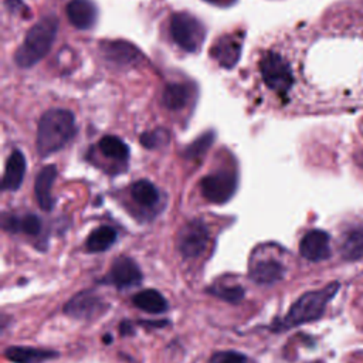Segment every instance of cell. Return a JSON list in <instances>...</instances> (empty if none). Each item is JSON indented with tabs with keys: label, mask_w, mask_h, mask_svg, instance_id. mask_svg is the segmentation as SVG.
Returning <instances> with one entry per match:
<instances>
[{
	"label": "cell",
	"mask_w": 363,
	"mask_h": 363,
	"mask_svg": "<svg viewBox=\"0 0 363 363\" xmlns=\"http://www.w3.org/2000/svg\"><path fill=\"white\" fill-rule=\"evenodd\" d=\"M190 94V86L184 84H169L163 92V104L173 111L182 109L187 105Z\"/></svg>",
	"instance_id": "23"
},
{
	"label": "cell",
	"mask_w": 363,
	"mask_h": 363,
	"mask_svg": "<svg viewBox=\"0 0 363 363\" xmlns=\"http://www.w3.org/2000/svg\"><path fill=\"white\" fill-rule=\"evenodd\" d=\"M119 330H121L122 335H129V333L133 332V329H132V326H130L129 322H122L121 326H119Z\"/></svg>",
	"instance_id": "29"
},
{
	"label": "cell",
	"mask_w": 363,
	"mask_h": 363,
	"mask_svg": "<svg viewBox=\"0 0 363 363\" xmlns=\"http://www.w3.org/2000/svg\"><path fill=\"white\" fill-rule=\"evenodd\" d=\"M99 48L102 55L116 65H129L140 58L139 50L133 44L123 40L104 41L101 43Z\"/></svg>",
	"instance_id": "11"
},
{
	"label": "cell",
	"mask_w": 363,
	"mask_h": 363,
	"mask_svg": "<svg viewBox=\"0 0 363 363\" xmlns=\"http://www.w3.org/2000/svg\"><path fill=\"white\" fill-rule=\"evenodd\" d=\"M105 301L92 289H85L75 294L65 305L64 313L81 320H91L98 318L106 309Z\"/></svg>",
	"instance_id": "8"
},
{
	"label": "cell",
	"mask_w": 363,
	"mask_h": 363,
	"mask_svg": "<svg viewBox=\"0 0 363 363\" xmlns=\"http://www.w3.org/2000/svg\"><path fill=\"white\" fill-rule=\"evenodd\" d=\"M118 238V233L111 225H101L89 233L85 240V250L88 252H102L113 245Z\"/></svg>",
	"instance_id": "19"
},
{
	"label": "cell",
	"mask_w": 363,
	"mask_h": 363,
	"mask_svg": "<svg viewBox=\"0 0 363 363\" xmlns=\"http://www.w3.org/2000/svg\"><path fill=\"white\" fill-rule=\"evenodd\" d=\"M24 174H26V157L18 149H16L10 153L6 162L1 189L4 191L18 190L24 180Z\"/></svg>",
	"instance_id": "16"
},
{
	"label": "cell",
	"mask_w": 363,
	"mask_h": 363,
	"mask_svg": "<svg viewBox=\"0 0 363 363\" xmlns=\"http://www.w3.org/2000/svg\"><path fill=\"white\" fill-rule=\"evenodd\" d=\"M133 305L149 313H163L167 311L169 303L166 298L156 289H145L133 295Z\"/></svg>",
	"instance_id": "20"
},
{
	"label": "cell",
	"mask_w": 363,
	"mask_h": 363,
	"mask_svg": "<svg viewBox=\"0 0 363 363\" xmlns=\"http://www.w3.org/2000/svg\"><path fill=\"white\" fill-rule=\"evenodd\" d=\"M210 241V231L200 218L187 221L177 233L176 247L184 258H197L204 254Z\"/></svg>",
	"instance_id": "6"
},
{
	"label": "cell",
	"mask_w": 363,
	"mask_h": 363,
	"mask_svg": "<svg viewBox=\"0 0 363 363\" xmlns=\"http://www.w3.org/2000/svg\"><path fill=\"white\" fill-rule=\"evenodd\" d=\"M248 274L250 278L258 285H272L284 278L285 268L279 261L268 258L252 262L248 269Z\"/></svg>",
	"instance_id": "14"
},
{
	"label": "cell",
	"mask_w": 363,
	"mask_h": 363,
	"mask_svg": "<svg viewBox=\"0 0 363 363\" xmlns=\"http://www.w3.org/2000/svg\"><path fill=\"white\" fill-rule=\"evenodd\" d=\"M170 140V133L166 129H155L140 135V143L146 149H157Z\"/></svg>",
	"instance_id": "26"
},
{
	"label": "cell",
	"mask_w": 363,
	"mask_h": 363,
	"mask_svg": "<svg viewBox=\"0 0 363 363\" xmlns=\"http://www.w3.org/2000/svg\"><path fill=\"white\" fill-rule=\"evenodd\" d=\"M208 1H211V3H216V4H221V6H227V4L233 3L234 0H208Z\"/></svg>",
	"instance_id": "30"
},
{
	"label": "cell",
	"mask_w": 363,
	"mask_h": 363,
	"mask_svg": "<svg viewBox=\"0 0 363 363\" xmlns=\"http://www.w3.org/2000/svg\"><path fill=\"white\" fill-rule=\"evenodd\" d=\"M170 34L173 41L187 52H196L206 37L203 24L189 13H174L170 18Z\"/></svg>",
	"instance_id": "4"
},
{
	"label": "cell",
	"mask_w": 363,
	"mask_h": 363,
	"mask_svg": "<svg viewBox=\"0 0 363 363\" xmlns=\"http://www.w3.org/2000/svg\"><path fill=\"white\" fill-rule=\"evenodd\" d=\"M357 162H359V164L363 167V153H360V155L357 156Z\"/></svg>",
	"instance_id": "31"
},
{
	"label": "cell",
	"mask_w": 363,
	"mask_h": 363,
	"mask_svg": "<svg viewBox=\"0 0 363 363\" xmlns=\"http://www.w3.org/2000/svg\"><path fill=\"white\" fill-rule=\"evenodd\" d=\"M41 228H43V224L38 216L26 214L23 217H18V231L28 235H37L40 234Z\"/></svg>",
	"instance_id": "27"
},
{
	"label": "cell",
	"mask_w": 363,
	"mask_h": 363,
	"mask_svg": "<svg viewBox=\"0 0 363 363\" xmlns=\"http://www.w3.org/2000/svg\"><path fill=\"white\" fill-rule=\"evenodd\" d=\"M98 149L99 152L115 162H126L129 157V147L128 145L118 136L113 135H106L98 142Z\"/></svg>",
	"instance_id": "22"
},
{
	"label": "cell",
	"mask_w": 363,
	"mask_h": 363,
	"mask_svg": "<svg viewBox=\"0 0 363 363\" xmlns=\"http://www.w3.org/2000/svg\"><path fill=\"white\" fill-rule=\"evenodd\" d=\"M213 140H214V133L206 132L201 136H199L194 142H191L189 146H186V149L182 152V156L189 160L200 159L210 149Z\"/></svg>",
	"instance_id": "24"
},
{
	"label": "cell",
	"mask_w": 363,
	"mask_h": 363,
	"mask_svg": "<svg viewBox=\"0 0 363 363\" xmlns=\"http://www.w3.org/2000/svg\"><path fill=\"white\" fill-rule=\"evenodd\" d=\"M207 292L223 299V301H227V302H231V303H238L242 301L245 292L241 286L238 285H234V286H230V285H211L207 288Z\"/></svg>",
	"instance_id": "25"
},
{
	"label": "cell",
	"mask_w": 363,
	"mask_h": 363,
	"mask_svg": "<svg viewBox=\"0 0 363 363\" xmlns=\"http://www.w3.org/2000/svg\"><path fill=\"white\" fill-rule=\"evenodd\" d=\"M241 38L237 34H228L214 43L211 48L213 58L224 68H233L240 60Z\"/></svg>",
	"instance_id": "12"
},
{
	"label": "cell",
	"mask_w": 363,
	"mask_h": 363,
	"mask_svg": "<svg viewBox=\"0 0 363 363\" xmlns=\"http://www.w3.org/2000/svg\"><path fill=\"white\" fill-rule=\"evenodd\" d=\"M259 69L265 85L275 92L284 94L294 84V75L289 64L275 51L264 54L259 62Z\"/></svg>",
	"instance_id": "7"
},
{
	"label": "cell",
	"mask_w": 363,
	"mask_h": 363,
	"mask_svg": "<svg viewBox=\"0 0 363 363\" xmlns=\"http://www.w3.org/2000/svg\"><path fill=\"white\" fill-rule=\"evenodd\" d=\"M211 363H247V356L234 350H223L211 356Z\"/></svg>",
	"instance_id": "28"
},
{
	"label": "cell",
	"mask_w": 363,
	"mask_h": 363,
	"mask_svg": "<svg viewBox=\"0 0 363 363\" xmlns=\"http://www.w3.org/2000/svg\"><path fill=\"white\" fill-rule=\"evenodd\" d=\"M339 288H340L339 282H332L323 286L322 289L308 291L302 294L292 303L288 313L272 323V329L279 332V330H286L308 322L318 320L325 313L328 303L336 295Z\"/></svg>",
	"instance_id": "2"
},
{
	"label": "cell",
	"mask_w": 363,
	"mask_h": 363,
	"mask_svg": "<svg viewBox=\"0 0 363 363\" xmlns=\"http://www.w3.org/2000/svg\"><path fill=\"white\" fill-rule=\"evenodd\" d=\"M55 179H57V167L54 164H48V166L43 167L35 177L34 194H35L38 206L44 211H51L55 204L54 197L51 194V189H52Z\"/></svg>",
	"instance_id": "13"
},
{
	"label": "cell",
	"mask_w": 363,
	"mask_h": 363,
	"mask_svg": "<svg viewBox=\"0 0 363 363\" xmlns=\"http://www.w3.org/2000/svg\"><path fill=\"white\" fill-rule=\"evenodd\" d=\"M58 30V20L45 16L38 20L26 34L24 41L14 54V61L20 68H30L41 61L51 50Z\"/></svg>",
	"instance_id": "3"
},
{
	"label": "cell",
	"mask_w": 363,
	"mask_h": 363,
	"mask_svg": "<svg viewBox=\"0 0 363 363\" xmlns=\"http://www.w3.org/2000/svg\"><path fill=\"white\" fill-rule=\"evenodd\" d=\"M142 282V271L138 264L126 255L118 257L105 277L101 279V284L112 285L118 289H128L136 286Z\"/></svg>",
	"instance_id": "9"
},
{
	"label": "cell",
	"mask_w": 363,
	"mask_h": 363,
	"mask_svg": "<svg viewBox=\"0 0 363 363\" xmlns=\"http://www.w3.org/2000/svg\"><path fill=\"white\" fill-rule=\"evenodd\" d=\"M339 252L347 261L363 258V227H354L343 233L339 242Z\"/></svg>",
	"instance_id": "18"
},
{
	"label": "cell",
	"mask_w": 363,
	"mask_h": 363,
	"mask_svg": "<svg viewBox=\"0 0 363 363\" xmlns=\"http://www.w3.org/2000/svg\"><path fill=\"white\" fill-rule=\"evenodd\" d=\"M4 357L11 363H43L58 357V352L28 346H10L4 350Z\"/></svg>",
	"instance_id": "17"
},
{
	"label": "cell",
	"mask_w": 363,
	"mask_h": 363,
	"mask_svg": "<svg viewBox=\"0 0 363 363\" xmlns=\"http://www.w3.org/2000/svg\"><path fill=\"white\" fill-rule=\"evenodd\" d=\"M237 190V174L230 169H218L200 180L201 196L214 204L227 203Z\"/></svg>",
	"instance_id": "5"
},
{
	"label": "cell",
	"mask_w": 363,
	"mask_h": 363,
	"mask_svg": "<svg viewBox=\"0 0 363 363\" xmlns=\"http://www.w3.org/2000/svg\"><path fill=\"white\" fill-rule=\"evenodd\" d=\"M75 135V118L68 109H48L38 121L37 152L48 156L61 150Z\"/></svg>",
	"instance_id": "1"
},
{
	"label": "cell",
	"mask_w": 363,
	"mask_h": 363,
	"mask_svg": "<svg viewBox=\"0 0 363 363\" xmlns=\"http://www.w3.org/2000/svg\"><path fill=\"white\" fill-rule=\"evenodd\" d=\"M67 17L74 27L88 30L96 21L98 10L91 0H69L67 4Z\"/></svg>",
	"instance_id": "15"
},
{
	"label": "cell",
	"mask_w": 363,
	"mask_h": 363,
	"mask_svg": "<svg viewBox=\"0 0 363 363\" xmlns=\"http://www.w3.org/2000/svg\"><path fill=\"white\" fill-rule=\"evenodd\" d=\"M301 255L312 262H319L330 257V238L323 230L308 231L299 242Z\"/></svg>",
	"instance_id": "10"
},
{
	"label": "cell",
	"mask_w": 363,
	"mask_h": 363,
	"mask_svg": "<svg viewBox=\"0 0 363 363\" xmlns=\"http://www.w3.org/2000/svg\"><path fill=\"white\" fill-rule=\"evenodd\" d=\"M130 197L132 200L139 204L140 207H155L159 200L160 194L156 186L149 180H138L130 186Z\"/></svg>",
	"instance_id": "21"
}]
</instances>
